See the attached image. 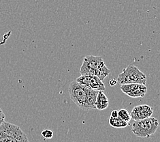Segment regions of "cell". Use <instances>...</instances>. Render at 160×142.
Wrapping results in <instances>:
<instances>
[{
    "label": "cell",
    "mask_w": 160,
    "mask_h": 142,
    "mask_svg": "<svg viewBox=\"0 0 160 142\" xmlns=\"http://www.w3.org/2000/svg\"><path fill=\"white\" fill-rule=\"evenodd\" d=\"M153 109L148 105H140L134 107L132 109L130 114L131 119L137 121L150 118L153 114Z\"/></svg>",
    "instance_id": "ba28073f"
},
{
    "label": "cell",
    "mask_w": 160,
    "mask_h": 142,
    "mask_svg": "<svg viewBox=\"0 0 160 142\" xmlns=\"http://www.w3.org/2000/svg\"><path fill=\"white\" fill-rule=\"evenodd\" d=\"M108 121H109L110 125L114 128H117V129L125 128L129 125L128 122L122 120L121 119H120L118 117L117 118L110 117Z\"/></svg>",
    "instance_id": "30bf717a"
},
{
    "label": "cell",
    "mask_w": 160,
    "mask_h": 142,
    "mask_svg": "<svg viewBox=\"0 0 160 142\" xmlns=\"http://www.w3.org/2000/svg\"><path fill=\"white\" fill-rule=\"evenodd\" d=\"M117 83L120 85L129 83H138L145 85L147 76L134 65H129L118 75Z\"/></svg>",
    "instance_id": "277c9868"
},
{
    "label": "cell",
    "mask_w": 160,
    "mask_h": 142,
    "mask_svg": "<svg viewBox=\"0 0 160 142\" xmlns=\"http://www.w3.org/2000/svg\"><path fill=\"white\" fill-rule=\"evenodd\" d=\"M109 101L108 97L104 93V92L100 91L98 92V94L96 98V101L95 103V108L98 110L102 111L106 109L108 107Z\"/></svg>",
    "instance_id": "9c48e42d"
},
{
    "label": "cell",
    "mask_w": 160,
    "mask_h": 142,
    "mask_svg": "<svg viewBox=\"0 0 160 142\" xmlns=\"http://www.w3.org/2000/svg\"><path fill=\"white\" fill-rule=\"evenodd\" d=\"M159 127V122L155 118H148L134 121L132 124V131L138 137L148 138L156 133Z\"/></svg>",
    "instance_id": "3957f363"
},
{
    "label": "cell",
    "mask_w": 160,
    "mask_h": 142,
    "mask_svg": "<svg viewBox=\"0 0 160 142\" xmlns=\"http://www.w3.org/2000/svg\"><path fill=\"white\" fill-rule=\"evenodd\" d=\"M121 90L131 98H142L147 92L146 85L138 83H129L121 85Z\"/></svg>",
    "instance_id": "5b68a950"
},
{
    "label": "cell",
    "mask_w": 160,
    "mask_h": 142,
    "mask_svg": "<svg viewBox=\"0 0 160 142\" xmlns=\"http://www.w3.org/2000/svg\"><path fill=\"white\" fill-rule=\"evenodd\" d=\"M5 118H6V116H5L4 113L3 112L2 109L0 108V125L3 124V122H5Z\"/></svg>",
    "instance_id": "4fadbf2b"
},
{
    "label": "cell",
    "mask_w": 160,
    "mask_h": 142,
    "mask_svg": "<svg viewBox=\"0 0 160 142\" xmlns=\"http://www.w3.org/2000/svg\"><path fill=\"white\" fill-rule=\"evenodd\" d=\"M110 117L112 118H117L118 117V111L112 110L110 113Z\"/></svg>",
    "instance_id": "5bb4252c"
},
{
    "label": "cell",
    "mask_w": 160,
    "mask_h": 142,
    "mask_svg": "<svg viewBox=\"0 0 160 142\" xmlns=\"http://www.w3.org/2000/svg\"><path fill=\"white\" fill-rule=\"evenodd\" d=\"M69 94L72 101L80 109L85 111L95 109L98 91L91 89L74 81L70 84Z\"/></svg>",
    "instance_id": "6da1fadb"
},
{
    "label": "cell",
    "mask_w": 160,
    "mask_h": 142,
    "mask_svg": "<svg viewBox=\"0 0 160 142\" xmlns=\"http://www.w3.org/2000/svg\"><path fill=\"white\" fill-rule=\"evenodd\" d=\"M117 82L116 79H111V80L109 81V85L110 86H115L117 85Z\"/></svg>",
    "instance_id": "9a60e30c"
},
{
    "label": "cell",
    "mask_w": 160,
    "mask_h": 142,
    "mask_svg": "<svg viewBox=\"0 0 160 142\" xmlns=\"http://www.w3.org/2000/svg\"><path fill=\"white\" fill-rule=\"evenodd\" d=\"M76 82L98 92H104L106 90L104 83L96 76L81 75L77 79Z\"/></svg>",
    "instance_id": "8992f818"
},
{
    "label": "cell",
    "mask_w": 160,
    "mask_h": 142,
    "mask_svg": "<svg viewBox=\"0 0 160 142\" xmlns=\"http://www.w3.org/2000/svg\"><path fill=\"white\" fill-rule=\"evenodd\" d=\"M0 142H29L26 134L17 125L4 122L0 125Z\"/></svg>",
    "instance_id": "7a4b0ae2"
},
{
    "label": "cell",
    "mask_w": 160,
    "mask_h": 142,
    "mask_svg": "<svg viewBox=\"0 0 160 142\" xmlns=\"http://www.w3.org/2000/svg\"><path fill=\"white\" fill-rule=\"evenodd\" d=\"M118 118L121 119L122 120L128 122V123L131 120L130 114L128 112V111L125 109H121L118 111Z\"/></svg>",
    "instance_id": "8fae6325"
},
{
    "label": "cell",
    "mask_w": 160,
    "mask_h": 142,
    "mask_svg": "<svg viewBox=\"0 0 160 142\" xmlns=\"http://www.w3.org/2000/svg\"><path fill=\"white\" fill-rule=\"evenodd\" d=\"M41 135L45 139H52L53 137V132L51 130L46 129L42 131Z\"/></svg>",
    "instance_id": "7c38bea8"
},
{
    "label": "cell",
    "mask_w": 160,
    "mask_h": 142,
    "mask_svg": "<svg viewBox=\"0 0 160 142\" xmlns=\"http://www.w3.org/2000/svg\"><path fill=\"white\" fill-rule=\"evenodd\" d=\"M83 61H85L90 67L100 71L106 76H108L110 73V69L106 67L104 60L100 56L88 55L84 57Z\"/></svg>",
    "instance_id": "52a82bcc"
}]
</instances>
